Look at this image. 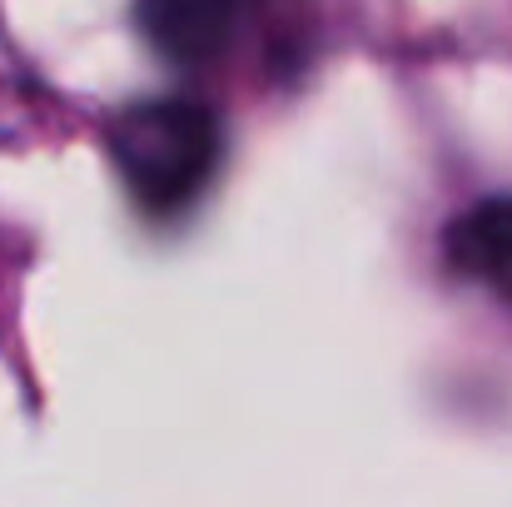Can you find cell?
I'll return each mask as SVG.
<instances>
[{"label": "cell", "instance_id": "1", "mask_svg": "<svg viewBox=\"0 0 512 507\" xmlns=\"http://www.w3.org/2000/svg\"><path fill=\"white\" fill-rule=\"evenodd\" d=\"M105 150L130 199L145 214L170 219L209 189L224 155V135L209 105L165 95V100H135L120 115H110Z\"/></svg>", "mask_w": 512, "mask_h": 507}, {"label": "cell", "instance_id": "2", "mask_svg": "<svg viewBox=\"0 0 512 507\" xmlns=\"http://www.w3.org/2000/svg\"><path fill=\"white\" fill-rule=\"evenodd\" d=\"M249 0H140V30L170 60H209L234 35Z\"/></svg>", "mask_w": 512, "mask_h": 507}, {"label": "cell", "instance_id": "3", "mask_svg": "<svg viewBox=\"0 0 512 507\" xmlns=\"http://www.w3.org/2000/svg\"><path fill=\"white\" fill-rule=\"evenodd\" d=\"M443 249L458 274L512 299V194L483 199L468 214H458L443 234Z\"/></svg>", "mask_w": 512, "mask_h": 507}]
</instances>
